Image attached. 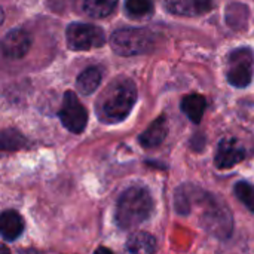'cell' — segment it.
<instances>
[{
    "label": "cell",
    "instance_id": "1",
    "mask_svg": "<svg viewBox=\"0 0 254 254\" xmlns=\"http://www.w3.org/2000/svg\"><path fill=\"white\" fill-rule=\"evenodd\" d=\"M137 100V88L131 79L115 80L100 97L97 113L104 124H119L128 118Z\"/></svg>",
    "mask_w": 254,
    "mask_h": 254
},
{
    "label": "cell",
    "instance_id": "2",
    "mask_svg": "<svg viewBox=\"0 0 254 254\" xmlns=\"http://www.w3.org/2000/svg\"><path fill=\"white\" fill-rule=\"evenodd\" d=\"M153 211V199L146 188L132 186L127 189L116 205V223L121 229H132L146 222Z\"/></svg>",
    "mask_w": 254,
    "mask_h": 254
},
{
    "label": "cell",
    "instance_id": "3",
    "mask_svg": "<svg viewBox=\"0 0 254 254\" xmlns=\"http://www.w3.org/2000/svg\"><path fill=\"white\" fill-rule=\"evenodd\" d=\"M112 49L122 57L147 54L155 46V33L147 28H121L110 36Z\"/></svg>",
    "mask_w": 254,
    "mask_h": 254
},
{
    "label": "cell",
    "instance_id": "4",
    "mask_svg": "<svg viewBox=\"0 0 254 254\" xmlns=\"http://www.w3.org/2000/svg\"><path fill=\"white\" fill-rule=\"evenodd\" d=\"M254 73V54L250 48H238L229 54L226 77L237 88L250 85Z\"/></svg>",
    "mask_w": 254,
    "mask_h": 254
},
{
    "label": "cell",
    "instance_id": "5",
    "mask_svg": "<svg viewBox=\"0 0 254 254\" xmlns=\"http://www.w3.org/2000/svg\"><path fill=\"white\" fill-rule=\"evenodd\" d=\"M67 46L73 51H89L106 43L104 31L92 24L73 22L65 30Z\"/></svg>",
    "mask_w": 254,
    "mask_h": 254
},
{
    "label": "cell",
    "instance_id": "6",
    "mask_svg": "<svg viewBox=\"0 0 254 254\" xmlns=\"http://www.w3.org/2000/svg\"><path fill=\"white\" fill-rule=\"evenodd\" d=\"M60 119L63 125L73 134H80L86 128L88 112L77 100L76 94L67 91L63 97V104L60 110Z\"/></svg>",
    "mask_w": 254,
    "mask_h": 254
},
{
    "label": "cell",
    "instance_id": "7",
    "mask_svg": "<svg viewBox=\"0 0 254 254\" xmlns=\"http://www.w3.org/2000/svg\"><path fill=\"white\" fill-rule=\"evenodd\" d=\"M244 158H246V150L241 146V143L237 138L228 137L219 143L214 156V164L219 170H228L243 162Z\"/></svg>",
    "mask_w": 254,
    "mask_h": 254
},
{
    "label": "cell",
    "instance_id": "8",
    "mask_svg": "<svg viewBox=\"0 0 254 254\" xmlns=\"http://www.w3.org/2000/svg\"><path fill=\"white\" fill-rule=\"evenodd\" d=\"M31 46V36L28 31L22 28H15L9 31L1 40V51L3 55L10 60L22 58Z\"/></svg>",
    "mask_w": 254,
    "mask_h": 254
},
{
    "label": "cell",
    "instance_id": "9",
    "mask_svg": "<svg viewBox=\"0 0 254 254\" xmlns=\"http://www.w3.org/2000/svg\"><path fill=\"white\" fill-rule=\"evenodd\" d=\"M167 7L179 15H201L214 7L213 0H168Z\"/></svg>",
    "mask_w": 254,
    "mask_h": 254
},
{
    "label": "cell",
    "instance_id": "10",
    "mask_svg": "<svg viewBox=\"0 0 254 254\" xmlns=\"http://www.w3.org/2000/svg\"><path fill=\"white\" fill-rule=\"evenodd\" d=\"M0 232L4 241H15L24 232L22 217L13 210L3 211L0 216Z\"/></svg>",
    "mask_w": 254,
    "mask_h": 254
},
{
    "label": "cell",
    "instance_id": "11",
    "mask_svg": "<svg viewBox=\"0 0 254 254\" xmlns=\"http://www.w3.org/2000/svg\"><path fill=\"white\" fill-rule=\"evenodd\" d=\"M167 134H168V125H167V119L164 116L158 118L156 121L152 122V125L140 134V143L143 147L146 149H152V147H156L159 146L165 138H167Z\"/></svg>",
    "mask_w": 254,
    "mask_h": 254
},
{
    "label": "cell",
    "instance_id": "12",
    "mask_svg": "<svg viewBox=\"0 0 254 254\" xmlns=\"http://www.w3.org/2000/svg\"><path fill=\"white\" fill-rule=\"evenodd\" d=\"M180 107H182V112L193 124H199L202 121V116H204V112H205V107H207V101L199 94H190V95H186L182 100Z\"/></svg>",
    "mask_w": 254,
    "mask_h": 254
},
{
    "label": "cell",
    "instance_id": "13",
    "mask_svg": "<svg viewBox=\"0 0 254 254\" xmlns=\"http://www.w3.org/2000/svg\"><path fill=\"white\" fill-rule=\"evenodd\" d=\"M125 249L129 253H153L156 250V241L147 232H134L128 238V241L125 244Z\"/></svg>",
    "mask_w": 254,
    "mask_h": 254
},
{
    "label": "cell",
    "instance_id": "14",
    "mask_svg": "<svg viewBox=\"0 0 254 254\" xmlns=\"http://www.w3.org/2000/svg\"><path fill=\"white\" fill-rule=\"evenodd\" d=\"M101 79H103V73L98 67H88L79 74L76 80V86L80 94L89 95L100 86Z\"/></svg>",
    "mask_w": 254,
    "mask_h": 254
},
{
    "label": "cell",
    "instance_id": "15",
    "mask_svg": "<svg viewBox=\"0 0 254 254\" xmlns=\"http://www.w3.org/2000/svg\"><path fill=\"white\" fill-rule=\"evenodd\" d=\"M118 0H83L85 12L92 18L109 16L116 9Z\"/></svg>",
    "mask_w": 254,
    "mask_h": 254
},
{
    "label": "cell",
    "instance_id": "16",
    "mask_svg": "<svg viewBox=\"0 0 254 254\" xmlns=\"http://www.w3.org/2000/svg\"><path fill=\"white\" fill-rule=\"evenodd\" d=\"M153 0H127L125 10L132 18L147 16L153 12Z\"/></svg>",
    "mask_w": 254,
    "mask_h": 254
},
{
    "label": "cell",
    "instance_id": "17",
    "mask_svg": "<svg viewBox=\"0 0 254 254\" xmlns=\"http://www.w3.org/2000/svg\"><path fill=\"white\" fill-rule=\"evenodd\" d=\"M235 195L237 198L252 211L254 213V186L247 182H238L235 185Z\"/></svg>",
    "mask_w": 254,
    "mask_h": 254
},
{
    "label": "cell",
    "instance_id": "18",
    "mask_svg": "<svg viewBox=\"0 0 254 254\" xmlns=\"http://www.w3.org/2000/svg\"><path fill=\"white\" fill-rule=\"evenodd\" d=\"M24 146V138L21 137V134H18L13 129H7L3 131L1 134V149L4 150H10V149H18Z\"/></svg>",
    "mask_w": 254,
    "mask_h": 254
}]
</instances>
